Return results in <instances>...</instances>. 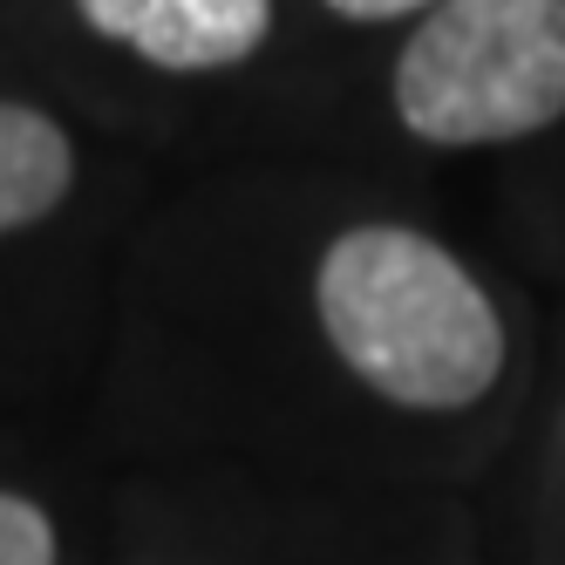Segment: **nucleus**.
Masks as SVG:
<instances>
[{
  "mask_svg": "<svg viewBox=\"0 0 565 565\" xmlns=\"http://www.w3.org/2000/svg\"><path fill=\"white\" fill-rule=\"evenodd\" d=\"M334 354L402 409H463L504 369V328L477 279L409 225L341 232L320 259Z\"/></svg>",
  "mask_w": 565,
  "mask_h": 565,
  "instance_id": "obj_1",
  "label": "nucleus"
},
{
  "mask_svg": "<svg viewBox=\"0 0 565 565\" xmlns=\"http://www.w3.org/2000/svg\"><path fill=\"white\" fill-rule=\"evenodd\" d=\"M423 143H518L565 116V0H436L395 62Z\"/></svg>",
  "mask_w": 565,
  "mask_h": 565,
  "instance_id": "obj_2",
  "label": "nucleus"
},
{
  "mask_svg": "<svg viewBox=\"0 0 565 565\" xmlns=\"http://www.w3.org/2000/svg\"><path fill=\"white\" fill-rule=\"evenodd\" d=\"M75 8L96 34L157 68H232L273 28V0H75Z\"/></svg>",
  "mask_w": 565,
  "mask_h": 565,
  "instance_id": "obj_3",
  "label": "nucleus"
},
{
  "mask_svg": "<svg viewBox=\"0 0 565 565\" xmlns=\"http://www.w3.org/2000/svg\"><path fill=\"white\" fill-rule=\"evenodd\" d=\"M75 178V157L62 124H49L28 103H0V232H21L62 205Z\"/></svg>",
  "mask_w": 565,
  "mask_h": 565,
  "instance_id": "obj_4",
  "label": "nucleus"
},
{
  "mask_svg": "<svg viewBox=\"0 0 565 565\" xmlns=\"http://www.w3.org/2000/svg\"><path fill=\"white\" fill-rule=\"evenodd\" d=\"M0 565H55V532L28 498L0 491Z\"/></svg>",
  "mask_w": 565,
  "mask_h": 565,
  "instance_id": "obj_5",
  "label": "nucleus"
},
{
  "mask_svg": "<svg viewBox=\"0 0 565 565\" xmlns=\"http://www.w3.org/2000/svg\"><path fill=\"white\" fill-rule=\"evenodd\" d=\"M328 8L348 14V21H402L416 8H436V0H328Z\"/></svg>",
  "mask_w": 565,
  "mask_h": 565,
  "instance_id": "obj_6",
  "label": "nucleus"
}]
</instances>
